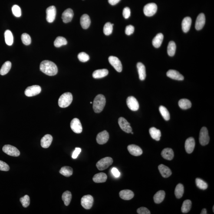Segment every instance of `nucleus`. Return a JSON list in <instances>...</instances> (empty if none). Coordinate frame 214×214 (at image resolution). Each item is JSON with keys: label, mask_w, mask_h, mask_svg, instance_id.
I'll return each mask as SVG.
<instances>
[{"label": "nucleus", "mask_w": 214, "mask_h": 214, "mask_svg": "<svg viewBox=\"0 0 214 214\" xmlns=\"http://www.w3.org/2000/svg\"><path fill=\"white\" fill-rule=\"evenodd\" d=\"M81 151V150L80 148H75V150L74 151L72 155V157L74 159L77 158V157H78L79 155L80 154V153Z\"/></svg>", "instance_id": "53"}, {"label": "nucleus", "mask_w": 214, "mask_h": 214, "mask_svg": "<svg viewBox=\"0 0 214 214\" xmlns=\"http://www.w3.org/2000/svg\"><path fill=\"white\" fill-rule=\"evenodd\" d=\"M113 24L110 22H107L105 24L103 29V32L106 35H109L112 34L113 31Z\"/></svg>", "instance_id": "43"}, {"label": "nucleus", "mask_w": 214, "mask_h": 214, "mask_svg": "<svg viewBox=\"0 0 214 214\" xmlns=\"http://www.w3.org/2000/svg\"><path fill=\"white\" fill-rule=\"evenodd\" d=\"M12 10L14 16L16 17H20L21 16V8L18 5H14L12 7Z\"/></svg>", "instance_id": "48"}, {"label": "nucleus", "mask_w": 214, "mask_h": 214, "mask_svg": "<svg viewBox=\"0 0 214 214\" xmlns=\"http://www.w3.org/2000/svg\"><path fill=\"white\" fill-rule=\"evenodd\" d=\"M137 213L139 214H150V211L145 207H141L139 208L137 210Z\"/></svg>", "instance_id": "51"}, {"label": "nucleus", "mask_w": 214, "mask_h": 214, "mask_svg": "<svg viewBox=\"0 0 214 214\" xmlns=\"http://www.w3.org/2000/svg\"><path fill=\"white\" fill-rule=\"evenodd\" d=\"M90 104H92L93 102H90Z\"/></svg>", "instance_id": "59"}, {"label": "nucleus", "mask_w": 214, "mask_h": 214, "mask_svg": "<svg viewBox=\"0 0 214 214\" xmlns=\"http://www.w3.org/2000/svg\"><path fill=\"white\" fill-rule=\"evenodd\" d=\"M179 105L183 110H187L190 108L192 106V103L188 99H182L179 100Z\"/></svg>", "instance_id": "35"}, {"label": "nucleus", "mask_w": 214, "mask_h": 214, "mask_svg": "<svg viewBox=\"0 0 214 214\" xmlns=\"http://www.w3.org/2000/svg\"><path fill=\"white\" fill-rule=\"evenodd\" d=\"M5 42L7 45L11 46L13 43L14 38L12 33L9 30H7L5 33Z\"/></svg>", "instance_id": "34"}, {"label": "nucleus", "mask_w": 214, "mask_h": 214, "mask_svg": "<svg viewBox=\"0 0 214 214\" xmlns=\"http://www.w3.org/2000/svg\"><path fill=\"white\" fill-rule=\"evenodd\" d=\"M131 133L132 134H133V132H131V133Z\"/></svg>", "instance_id": "58"}, {"label": "nucleus", "mask_w": 214, "mask_h": 214, "mask_svg": "<svg viewBox=\"0 0 214 214\" xmlns=\"http://www.w3.org/2000/svg\"><path fill=\"white\" fill-rule=\"evenodd\" d=\"M118 123L121 128L126 133H129L132 131L130 124L127 120L123 117H121L118 120Z\"/></svg>", "instance_id": "12"}, {"label": "nucleus", "mask_w": 214, "mask_h": 214, "mask_svg": "<svg viewBox=\"0 0 214 214\" xmlns=\"http://www.w3.org/2000/svg\"><path fill=\"white\" fill-rule=\"evenodd\" d=\"M72 100V94L71 93H64L60 96L59 99L58 105L61 108H65L71 104Z\"/></svg>", "instance_id": "3"}, {"label": "nucleus", "mask_w": 214, "mask_h": 214, "mask_svg": "<svg viewBox=\"0 0 214 214\" xmlns=\"http://www.w3.org/2000/svg\"><path fill=\"white\" fill-rule=\"evenodd\" d=\"M60 173L66 177H69L73 174L72 168L70 166H64L61 168L60 171Z\"/></svg>", "instance_id": "36"}, {"label": "nucleus", "mask_w": 214, "mask_h": 214, "mask_svg": "<svg viewBox=\"0 0 214 214\" xmlns=\"http://www.w3.org/2000/svg\"><path fill=\"white\" fill-rule=\"evenodd\" d=\"M157 7L154 3H150L145 6L143 8V13L146 16L151 17L156 13Z\"/></svg>", "instance_id": "6"}, {"label": "nucleus", "mask_w": 214, "mask_h": 214, "mask_svg": "<svg viewBox=\"0 0 214 214\" xmlns=\"http://www.w3.org/2000/svg\"><path fill=\"white\" fill-rule=\"evenodd\" d=\"M67 41L64 37L61 36L57 37L54 42V45L56 47H60L63 45H66Z\"/></svg>", "instance_id": "40"}, {"label": "nucleus", "mask_w": 214, "mask_h": 214, "mask_svg": "<svg viewBox=\"0 0 214 214\" xmlns=\"http://www.w3.org/2000/svg\"><path fill=\"white\" fill-rule=\"evenodd\" d=\"M127 149L130 154L134 156H139L143 154V152L141 148L136 145H129L128 146Z\"/></svg>", "instance_id": "16"}, {"label": "nucleus", "mask_w": 214, "mask_h": 214, "mask_svg": "<svg viewBox=\"0 0 214 214\" xmlns=\"http://www.w3.org/2000/svg\"><path fill=\"white\" fill-rule=\"evenodd\" d=\"M93 180L96 183H103L107 179V176L105 173H100L95 175L93 177Z\"/></svg>", "instance_id": "28"}, {"label": "nucleus", "mask_w": 214, "mask_h": 214, "mask_svg": "<svg viewBox=\"0 0 214 214\" xmlns=\"http://www.w3.org/2000/svg\"><path fill=\"white\" fill-rule=\"evenodd\" d=\"M10 169L9 166L5 162L0 160V170L8 171Z\"/></svg>", "instance_id": "49"}, {"label": "nucleus", "mask_w": 214, "mask_h": 214, "mask_svg": "<svg viewBox=\"0 0 214 214\" xmlns=\"http://www.w3.org/2000/svg\"><path fill=\"white\" fill-rule=\"evenodd\" d=\"M40 70L44 74L49 76H54L58 73L57 65L54 62L49 60H44L40 64Z\"/></svg>", "instance_id": "1"}, {"label": "nucleus", "mask_w": 214, "mask_h": 214, "mask_svg": "<svg viewBox=\"0 0 214 214\" xmlns=\"http://www.w3.org/2000/svg\"><path fill=\"white\" fill-rule=\"evenodd\" d=\"M78 58L80 61L83 62H87V61H89L90 59L89 56L84 52H81L79 53L78 55Z\"/></svg>", "instance_id": "47"}, {"label": "nucleus", "mask_w": 214, "mask_h": 214, "mask_svg": "<svg viewBox=\"0 0 214 214\" xmlns=\"http://www.w3.org/2000/svg\"><path fill=\"white\" fill-rule=\"evenodd\" d=\"M72 199V195L71 192L66 191L63 194L62 199L64 201L65 205L68 206L69 205Z\"/></svg>", "instance_id": "38"}, {"label": "nucleus", "mask_w": 214, "mask_h": 214, "mask_svg": "<svg viewBox=\"0 0 214 214\" xmlns=\"http://www.w3.org/2000/svg\"><path fill=\"white\" fill-rule=\"evenodd\" d=\"M112 173L113 175H114L116 177H120V172L119 171L117 168H113L112 169Z\"/></svg>", "instance_id": "54"}, {"label": "nucleus", "mask_w": 214, "mask_h": 214, "mask_svg": "<svg viewBox=\"0 0 214 214\" xmlns=\"http://www.w3.org/2000/svg\"><path fill=\"white\" fill-rule=\"evenodd\" d=\"M74 15V12L71 8H68L65 10L61 16L63 22L65 23L70 22L72 20Z\"/></svg>", "instance_id": "18"}, {"label": "nucleus", "mask_w": 214, "mask_h": 214, "mask_svg": "<svg viewBox=\"0 0 214 214\" xmlns=\"http://www.w3.org/2000/svg\"><path fill=\"white\" fill-rule=\"evenodd\" d=\"M20 202H21L23 207L25 208L28 207L30 204V197L28 195H26L20 199Z\"/></svg>", "instance_id": "46"}, {"label": "nucleus", "mask_w": 214, "mask_h": 214, "mask_svg": "<svg viewBox=\"0 0 214 214\" xmlns=\"http://www.w3.org/2000/svg\"><path fill=\"white\" fill-rule=\"evenodd\" d=\"M196 186L199 188V189L205 190L207 189L208 185L203 180H202L197 178L196 180Z\"/></svg>", "instance_id": "44"}, {"label": "nucleus", "mask_w": 214, "mask_h": 214, "mask_svg": "<svg viewBox=\"0 0 214 214\" xmlns=\"http://www.w3.org/2000/svg\"><path fill=\"white\" fill-rule=\"evenodd\" d=\"M113 163V160L110 157H106L100 159L97 162L96 166L98 170H104L107 169Z\"/></svg>", "instance_id": "4"}, {"label": "nucleus", "mask_w": 214, "mask_h": 214, "mask_svg": "<svg viewBox=\"0 0 214 214\" xmlns=\"http://www.w3.org/2000/svg\"><path fill=\"white\" fill-rule=\"evenodd\" d=\"M184 193V187L181 184H179L175 188V194L178 199L181 198Z\"/></svg>", "instance_id": "37"}, {"label": "nucleus", "mask_w": 214, "mask_h": 214, "mask_svg": "<svg viewBox=\"0 0 214 214\" xmlns=\"http://www.w3.org/2000/svg\"><path fill=\"white\" fill-rule=\"evenodd\" d=\"M137 68L139 74V79L143 81L146 77V68L143 63L138 62L137 64Z\"/></svg>", "instance_id": "26"}, {"label": "nucleus", "mask_w": 214, "mask_h": 214, "mask_svg": "<svg viewBox=\"0 0 214 214\" xmlns=\"http://www.w3.org/2000/svg\"><path fill=\"white\" fill-rule=\"evenodd\" d=\"M162 157L168 160H171L173 159L174 154L172 149L166 148L163 149L161 153Z\"/></svg>", "instance_id": "25"}, {"label": "nucleus", "mask_w": 214, "mask_h": 214, "mask_svg": "<svg viewBox=\"0 0 214 214\" xmlns=\"http://www.w3.org/2000/svg\"><path fill=\"white\" fill-rule=\"evenodd\" d=\"M11 66H12V64H11V61H6L3 64L1 70H0V74L2 75H4L8 74V72L11 70Z\"/></svg>", "instance_id": "33"}, {"label": "nucleus", "mask_w": 214, "mask_h": 214, "mask_svg": "<svg viewBox=\"0 0 214 214\" xmlns=\"http://www.w3.org/2000/svg\"><path fill=\"white\" fill-rule=\"evenodd\" d=\"M94 199L91 195H85L81 199V205L86 209H90L92 207Z\"/></svg>", "instance_id": "9"}, {"label": "nucleus", "mask_w": 214, "mask_h": 214, "mask_svg": "<svg viewBox=\"0 0 214 214\" xmlns=\"http://www.w3.org/2000/svg\"><path fill=\"white\" fill-rule=\"evenodd\" d=\"M195 141L194 139L192 137L188 138L185 142V148L187 153H192L194 149Z\"/></svg>", "instance_id": "19"}, {"label": "nucleus", "mask_w": 214, "mask_h": 214, "mask_svg": "<svg viewBox=\"0 0 214 214\" xmlns=\"http://www.w3.org/2000/svg\"><path fill=\"white\" fill-rule=\"evenodd\" d=\"M134 28L133 26L129 25L126 27L125 32L126 35H130L133 34L134 32Z\"/></svg>", "instance_id": "50"}, {"label": "nucleus", "mask_w": 214, "mask_h": 214, "mask_svg": "<svg viewBox=\"0 0 214 214\" xmlns=\"http://www.w3.org/2000/svg\"><path fill=\"white\" fill-rule=\"evenodd\" d=\"M109 134L106 130L98 134L97 137V141L99 144H104L106 143L109 140Z\"/></svg>", "instance_id": "15"}, {"label": "nucleus", "mask_w": 214, "mask_h": 214, "mask_svg": "<svg viewBox=\"0 0 214 214\" xmlns=\"http://www.w3.org/2000/svg\"><path fill=\"white\" fill-rule=\"evenodd\" d=\"M108 74V70L106 69L96 70L93 74V77L95 79H100L106 77Z\"/></svg>", "instance_id": "29"}, {"label": "nucleus", "mask_w": 214, "mask_h": 214, "mask_svg": "<svg viewBox=\"0 0 214 214\" xmlns=\"http://www.w3.org/2000/svg\"><path fill=\"white\" fill-rule=\"evenodd\" d=\"M57 10L54 6L48 7L46 10V19L49 23H52L55 20Z\"/></svg>", "instance_id": "13"}, {"label": "nucleus", "mask_w": 214, "mask_h": 214, "mask_svg": "<svg viewBox=\"0 0 214 214\" xmlns=\"http://www.w3.org/2000/svg\"><path fill=\"white\" fill-rule=\"evenodd\" d=\"M205 23V17L204 14L201 13L198 16L195 24V28L197 30H202Z\"/></svg>", "instance_id": "20"}, {"label": "nucleus", "mask_w": 214, "mask_h": 214, "mask_svg": "<svg viewBox=\"0 0 214 214\" xmlns=\"http://www.w3.org/2000/svg\"><path fill=\"white\" fill-rule=\"evenodd\" d=\"M121 0H108L109 3L112 5H115L117 4Z\"/></svg>", "instance_id": "55"}, {"label": "nucleus", "mask_w": 214, "mask_h": 214, "mask_svg": "<svg viewBox=\"0 0 214 214\" xmlns=\"http://www.w3.org/2000/svg\"><path fill=\"white\" fill-rule=\"evenodd\" d=\"M166 196V193L163 190L159 191L154 195L153 199L155 203L159 204L163 202Z\"/></svg>", "instance_id": "32"}, {"label": "nucleus", "mask_w": 214, "mask_h": 214, "mask_svg": "<svg viewBox=\"0 0 214 214\" xmlns=\"http://www.w3.org/2000/svg\"><path fill=\"white\" fill-rule=\"evenodd\" d=\"M91 21L89 16L87 14H84L80 19V24L81 27L84 29H87L89 27Z\"/></svg>", "instance_id": "23"}, {"label": "nucleus", "mask_w": 214, "mask_h": 214, "mask_svg": "<svg viewBox=\"0 0 214 214\" xmlns=\"http://www.w3.org/2000/svg\"><path fill=\"white\" fill-rule=\"evenodd\" d=\"M214 206L213 207V208H212V209H213V212H214Z\"/></svg>", "instance_id": "57"}, {"label": "nucleus", "mask_w": 214, "mask_h": 214, "mask_svg": "<svg viewBox=\"0 0 214 214\" xmlns=\"http://www.w3.org/2000/svg\"><path fill=\"white\" fill-rule=\"evenodd\" d=\"M21 39L23 43L25 45H29L31 44V37L26 33H24V34H22L21 36Z\"/></svg>", "instance_id": "45"}, {"label": "nucleus", "mask_w": 214, "mask_h": 214, "mask_svg": "<svg viewBox=\"0 0 214 214\" xmlns=\"http://www.w3.org/2000/svg\"><path fill=\"white\" fill-rule=\"evenodd\" d=\"M3 152L10 156L18 157L20 156L19 150L16 147L11 145H5L2 148Z\"/></svg>", "instance_id": "7"}, {"label": "nucleus", "mask_w": 214, "mask_h": 214, "mask_svg": "<svg viewBox=\"0 0 214 214\" xmlns=\"http://www.w3.org/2000/svg\"><path fill=\"white\" fill-rule=\"evenodd\" d=\"M210 138L207 128L203 127L199 133V141L202 146H205L209 143Z\"/></svg>", "instance_id": "5"}, {"label": "nucleus", "mask_w": 214, "mask_h": 214, "mask_svg": "<svg viewBox=\"0 0 214 214\" xmlns=\"http://www.w3.org/2000/svg\"><path fill=\"white\" fill-rule=\"evenodd\" d=\"M106 102V98L103 95H98L94 98L93 103V108L95 112H101L104 108Z\"/></svg>", "instance_id": "2"}, {"label": "nucleus", "mask_w": 214, "mask_h": 214, "mask_svg": "<svg viewBox=\"0 0 214 214\" xmlns=\"http://www.w3.org/2000/svg\"><path fill=\"white\" fill-rule=\"evenodd\" d=\"M71 130L76 133L80 134L83 131L82 126L80 120L77 118H74L72 120L70 123Z\"/></svg>", "instance_id": "11"}, {"label": "nucleus", "mask_w": 214, "mask_h": 214, "mask_svg": "<svg viewBox=\"0 0 214 214\" xmlns=\"http://www.w3.org/2000/svg\"><path fill=\"white\" fill-rule=\"evenodd\" d=\"M120 196L122 199L125 200H129L133 198L134 194L132 191L129 189H125L120 192Z\"/></svg>", "instance_id": "22"}, {"label": "nucleus", "mask_w": 214, "mask_h": 214, "mask_svg": "<svg viewBox=\"0 0 214 214\" xmlns=\"http://www.w3.org/2000/svg\"><path fill=\"white\" fill-rule=\"evenodd\" d=\"M163 35L161 33L157 34L153 38L152 41V44L155 48H159L162 45L163 39Z\"/></svg>", "instance_id": "30"}, {"label": "nucleus", "mask_w": 214, "mask_h": 214, "mask_svg": "<svg viewBox=\"0 0 214 214\" xmlns=\"http://www.w3.org/2000/svg\"><path fill=\"white\" fill-rule=\"evenodd\" d=\"M109 62L115 69L118 72H121L122 71V65L119 58L114 56H110L109 57Z\"/></svg>", "instance_id": "10"}, {"label": "nucleus", "mask_w": 214, "mask_h": 214, "mask_svg": "<svg viewBox=\"0 0 214 214\" xmlns=\"http://www.w3.org/2000/svg\"><path fill=\"white\" fill-rule=\"evenodd\" d=\"M41 89L39 86L35 85L27 87L25 91V94L28 97H34L41 92Z\"/></svg>", "instance_id": "8"}, {"label": "nucleus", "mask_w": 214, "mask_h": 214, "mask_svg": "<svg viewBox=\"0 0 214 214\" xmlns=\"http://www.w3.org/2000/svg\"><path fill=\"white\" fill-rule=\"evenodd\" d=\"M123 15L125 19H128L130 16V10L129 7H125L123 10Z\"/></svg>", "instance_id": "52"}, {"label": "nucleus", "mask_w": 214, "mask_h": 214, "mask_svg": "<svg viewBox=\"0 0 214 214\" xmlns=\"http://www.w3.org/2000/svg\"><path fill=\"white\" fill-rule=\"evenodd\" d=\"M158 169L162 176L164 178L169 177L172 174L171 171L167 166L161 164L158 166Z\"/></svg>", "instance_id": "24"}, {"label": "nucleus", "mask_w": 214, "mask_h": 214, "mask_svg": "<svg viewBox=\"0 0 214 214\" xmlns=\"http://www.w3.org/2000/svg\"><path fill=\"white\" fill-rule=\"evenodd\" d=\"M149 133L152 139L156 141L160 140L161 133L159 129H157L155 127L151 128L149 129Z\"/></svg>", "instance_id": "31"}, {"label": "nucleus", "mask_w": 214, "mask_h": 214, "mask_svg": "<svg viewBox=\"0 0 214 214\" xmlns=\"http://www.w3.org/2000/svg\"><path fill=\"white\" fill-rule=\"evenodd\" d=\"M127 104L129 108L133 111H136L139 108V103L137 100L135 98L132 96L127 98Z\"/></svg>", "instance_id": "14"}, {"label": "nucleus", "mask_w": 214, "mask_h": 214, "mask_svg": "<svg viewBox=\"0 0 214 214\" xmlns=\"http://www.w3.org/2000/svg\"><path fill=\"white\" fill-rule=\"evenodd\" d=\"M159 112L162 116L166 121H169L170 120V114L167 109L163 106H160L159 107Z\"/></svg>", "instance_id": "42"}, {"label": "nucleus", "mask_w": 214, "mask_h": 214, "mask_svg": "<svg viewBox=\"0 0 214 214\" xmlns=\"http://www.w3.org/2000/svg\"><path fill=\"white\" fill-rule=\"evenodd\" d=\"M192 24V19L189 17H186L182 21V29L184 33L188 32L190 29Z\"/></svg>", "instance_id": "27"}, {"label": "nucleus", "mask_w": 214, "mask_h": 214, "mask_svg": "<svg viewBox=\"0 0 214 214\" xmlns=\"http://www.w3.org/2000/svg\"><path fill=\"white\" fill-rule=\"evenodd\" d=\"M176 50V45L174 42L171 41L169 43L167 47V53L168 55L170 57L175 55Z\"/></svg>", "instance_id": "39"}, {"label": "nucleus", "mask_w": 214, "mask_h": 214, "mask_svg": "<svg viewBox=\"0 0 214 214\" xmlns=\"http://www.w3.org/2000/svg\"><path fill=\"white\" fill-rule=\"evenodd\" d=\"M52 140V136L51 135L48 134L45 135L42 138L41 141L42 147L44 148H47L51 146Z\"/></svg>", "instance_id": "21"}, {"label": "nucleus", "mask_w": 214, "mask_h": 214, "mask_svg": "<svg viewBox=\"0 0 214 214\" xmlns=\"http://www.w3.org/2000/svg\"><path fill=\"white\" fill-rule=\"evenodd\" d=\"M192 207V202L190 200L187 199L183 202L182 204L181 211L184 213H188Z\"/></svg>", "instance_id": "41"}, {"label": "nucleus", "mask_w": 214, "mask_h": 214, "mask_svg": "<svg viewBox=\"0 0 214 214\" xmlns=\"http://www.w3.org/2000/svg\"><path fill=\"white\" fill-rule=\"evenodd\" d=\"M206 209H202V212H201V214H207V212Z\"/></svg>", "instance_id": "56"}, {"label": "nucleus", "mask_w": 214, "mask_h": 214, "mask_svg": "<svg viewBox=\"0 0 214 214\" xmlns=\"http://www.w3.org/2000/svg\"><path fill=\"white\" fill-rule=\"evenodd\" d=\"M166 75L169 78L178 81H182L184 80V76L179 71L175 70H169L166 73Z\"/></svg>", "instance_id": "17"}]
</instances>
